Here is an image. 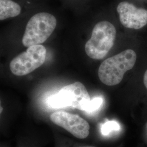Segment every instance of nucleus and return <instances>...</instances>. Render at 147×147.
I'll use <instances>...</instances> for the list:
<instances>
[{
  "mask_svg": "<svg viewBox=\"0 0 147 147\" xmlns=\"http://www.w3.org/2000/svg\"><path fill=\"white\" fill-rule=\"evenodd\" d=\"M137 59L136 53L132 49H126L106 59L98 69L101 82L109 86L120 84L124 74L134 68Z\"/></svg>",
  "mask_w": 147,
  "mask_h": 147,
  "instance_id": "obj_1",
  "label": "nucleus"
},
{
  "mask_svg": "<svg viewBox=\"0 0 147 147\" xmlns=\"http://www.w3.org/2000/svg\"><path fill=\"white\" fill-rule=\"evenodd\" d=\"M116 37L115 26L109 21H100L95 25L90 38L85 44V52L90 58L102 59L113 47Z\"/></svg>",
  "mask_w": 147,
  "mask_h": 147,
  "instance_id": "obj_2",
  "label": "nucleus"
},
{
  "mask_svg": "<svg viewBox=\"0 0 147 147\" xmlns=\"http://www.w3.org/2000/svg\"><path fill=\"white\" fill-rule=\"evenodd\" d=\"M91 101L89 93L80 82L63 87L57 94L47 99V104L53 109L71 107L80 110H87Z\"/></svg>",
  "mask_w": 147,
  "mask_h": 147,
  "instance_id": "obj_3",
  "label": "nucleus"
},
{
  "mask_svg": "<svg viewBox=\"0 0 147 147\" xmlns=\"http://www.w3.org/2000/svg\"><path fill=\"white\" fill-rule=\"evenodd\" d=\"M57 20L54 16L47 13H39L33 16L27 24L22 38L26 47L45 42L55 30Z\"/></svg>",
  "mask_w": 147,
  "mask_h": 147,
  "instance_id": "obj_4",
  "label": "nucleus"
},
{
  "mask_svg": "<svg viewBox=\"0 0 147 147\" xmlns=\"http://www.w3.org/2000/svg\"><path fill=\"white\" fill-rule=\"evenodd\" d=\"M46 57L47 50L42 45L30 46L11 61V72L16 76L26 75L42 65Z\"/></svg>",
  "mask_w": 147,
  "mask_h": 147,
  "instance_id": "obj_5",
  "label": "nucleus"
},
{
  "mask_svg": "<svg viewBox=\"0 0 147 147\" xmlns=\"http://www.w3.org/2000/svg\"><path fill=\"white\" fill-rule=\"evenodd\" d=\"M50 119L54 124L64 129L78 138L84 139L89 135V123L77 115L57 111L53 113Z\"/></svg>",
  "mask_w": 147,
  "mask_h": 147,
  "instance_id": "obj_6",
  "label": "nucleus"
},
{
  "mask_svg": "<svg viewBox=\"0 0 147 147\" xmlns=\"http://www.w3.org/2000/svg\"><path fill=\"white\" fill-rule=\"evenodd\" d=\"M117 11L121 25L127 28L140 30L147 25V10L144 8L123 1L118 4Z\"/></svg>",
  "mask_w": 147,
  "mask_h": 147,
  "instance_id": "obj_7",
  "label": "nucleus"
},
{
  "mask_svg": "<svg viewBox=\"0 0 147 147\" xmlns=\"http://www.w3.org/2000/svg\"><path fill=\"white\" fill-rule=\"evenodd\" d=\"M21 7L11 0H0V20H3L20 14Z\"/></svg>",
  "mask_w": 147,
  "mask_h": 147,
  "instance_id": "obj_8",
  "label": "nucleus"
},
{
  "mask_svg": "<svg viewBox=\"0 0 147 147\" xmlns=\"http://www.w3.org/2000/svg\"><path fill=\"white\" fill-rule=\"evenodd\" d=\"M103 102L102 98L100 97H96L91 100L89 106L85 112L87 113H93L95 111L98 110L100 107Z\"/></svg>",
  "mask_w": 147,
  "mask_h": 147,
  "instance_id": "obj_9",
  "label": "nucleus"
},
{
  "mask_svg": "<svg viewBox=\"0 0 147 147\" xmlns=\"http://www.w3.org/2000/svg\"><path fill=\"white\" fill-rule=\"evenodd\" d=\"M119 129V125L117 123L114 121L106 122L102 126V133L104 135H107L112 130H118Z\"/></svg>",
  "mask_w": 147,
  "mask_h": 147,
  "instance_id": "obj_10",
  "label": "nucleus"
},
{
  "mask_svg": "<svg viewBox=\"0 0 147 147\" xmlns=\"http://www.w3.org/2000/svg\"><path fill=\"white\" fill-rule=\"evenodd\" d=\"M143 83H144L145 87L147 89V69L143 76Z\"/></svg>",
  "mask_w": 147,
  "mask_h": 147,
  "instance_id": "obj_11",
  "label": "nucleus"
},
{
  "mask_svg": "<svg viewBox=\"0 0 147 147\" xmlns=\"http://www.w3.org/2000/svg\"></svg>",
  "mask_w": 147,
  "mask_h": 147,
  "instance_id": "obj_12",
  "label": "nucleus"
}]
</instances>
